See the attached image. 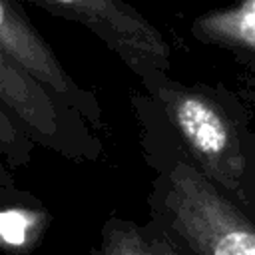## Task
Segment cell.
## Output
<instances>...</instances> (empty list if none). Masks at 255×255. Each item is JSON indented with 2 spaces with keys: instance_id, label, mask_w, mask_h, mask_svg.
<instances>
[{
  "instance_id": "cell-2",
  "label": "cell",
  "mask_w": 255,
  "mask_h": 255,
  "mask_svg": "<svg viewBox=\"0 0 255 255\" xmlns=\"http://www.w3.org/2000/svg\"><path fill=\"white\" fill-rule=\"evenodd\" d=\"M165 207L171 229L187 249L203 255H255V223L195 163H175Z\"/></svg>"
},
{
  "instance_id": "cell-4",
  "label": "cell",
  "mask_w": 255,
  "mask_h": 255,
  "mask_svg": "<svg viewBox=\"0 0 255 255\" xmlns=\"http://www.w3.org/2000/svg\"><path fill=\"white\" fill-rule=\"evenodd\" d=\"M96 34L135 74L147 78L169 68L163 34L126 0H26Z\"/></svg>"
},
{
  "instance_id": "cell-1",
  "label": "cell",
  "mask_w": 255,
  "mask_h": 255,
  "mask_svg": "<svg viewBox=\"0 0 255 255\" xmlns=\"http://www.w3.org/2000/svg\"><path fill=\"white\" fill-rule=\"evenodd\" d=\"M163 72L143 78L161 102L165 116L195 165L217 185L239 195L247 157L229 114L207 94L167 82Z\"/></svg>"
},
{
  "instance_id": "cell-6",
  "label": "cell",
  "mask_w": 255,
  "mask_h": 255,
  "mask_svg": "<svg viewBox=\"0 0 255 255\" xmlns=\"http://www.w3.org/2000/svg\"><path fill=\"white\" fill-rule=\"evenodd\" d=\"M42 205L26 191H20L14 177L0 179V249L26 253L38 245L46 229Z\"/></svg>"
},
{
  "instance_id": "cell-8",
  "label": "cell",
  "mask_w": 255,
  "mask_h": 255,
  "mask_svg": "<svg viewBox=\"0 0 255 255\" xmlns=\"http://www.w3.org/2000/svg\"><path fill=\"white\" fill-rule=\"evenodd\" d=\"M98 251L108 255H165L179 253L181 249L167 239L153 237L147 229L137 227L135 223L110 219L102 231V245Z\"/></svg>"
},
{
  "instance_id": "cell-9",
  "label": "cell",
  "mask_w": 255,
  "mask_h": 255,
  "mask_svg": "<svg viewBox=\"0 0 255 255\" xmlns=\"http://www.w3.org/2000/svg\"><path fill=\"white\" fill-rule=\"evenodd\" d=\"M34 147V139L0 102V179L10 177V169L28 163Z\"/></svg>"
},
{
  "instance_id": "cell-5",
  "label": "cell",
  "mask_w": 255,
  "mask_h": 255,
  "mask_svg": "<svg viewBox=\"0 0 255 255\" xmlns=\"http://www.w3.org/2000/svg\"><path fill=\"white\" fill-rule=\"evenodd\" d=\"M0 50L58 100L82 114L92 128H102L104 118L96 96L66 72L18 0H0Z\"/></svg>"
},
{
  "instance_id": "cell-3",
  "label": "cell",
  "mask_w": 255,
  "mask_h": 255,
  "mask_svg": "<svg viewBox=\"0 0 255 255\" xmlns=\"http://www.w3.org/2000/svg\"><path fill=\"white\" fill-rule=\"evenodd\" d=\"M0 102L18 120L36 145L68 159H96L100 139L88 120L48 92L8 54L0 50Z\"/></svg>"
},
{
  "instance_id": "cell-7",
  "label": "cell",
  "mask_w": 255,
  "mask_h": 255,
  "mask_svg": "<svg viewBox=\"0 0 255 255\" xmlns=\"http://www.w3.org/2000/svg\"><path fill=\"white\" fill-rule=\"evenodd\" d=\"M193 34L203 42L255 52V0L203 14L195 20Z\"/></svg>"
}]
</instances>
